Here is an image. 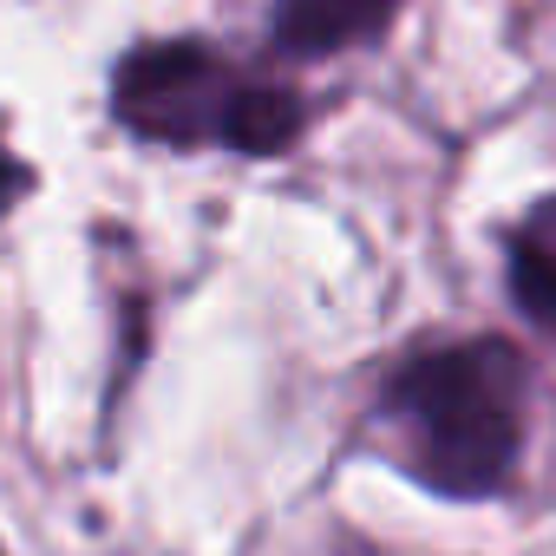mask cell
I'll list each match as a JSON object with an SVG mask.
<instances>
[{
	"label": "cell",
	"mask_w": 556,
	"mask_h": 556,
	"mask_svg": "<svg viewBox=\"0 0 556 556\" xmlns=\"http://www.w3.org/2000/svg\"><path fill=\"white\" fill-rule=\"evenodd\" d=\"M295 131H302L295 92H282V86H242L223 144H229V151H249V157H268V151H282Z\"/></svg>",
	"instance_id": "277c9868"
},
{
	"label": "cell",
	"mask_w": 556,
	"mask_h": 556,
	"mask_svg": "<svg viewBox=\"0 0 556 556\" xmlns=\"http://www.w3.org/2000/svg\"><path fill=\"white\" fill-rule=\"evenodd\" d=\"M242 86L249 79H236L210 47L177 40V47L131 53L112 79V105L138 138H157V144H210L216 138L223 144Z\"/></svg>",
	"instance_id": "7a4b0ae2"
},
{
	"label": "cell",
	"mask_w": 556,
	"mask_h": 556,
	"mask_svg": "<svg viewBox=\"0 0 556 556\" xmlns=\"http://www.w3.org/2000/svg\"><path fill=\"white\" fill-rule=\"evenodd\" d=\"M510 295L530 321L556 328V203L510 242Z\"/></svg>",
	"instance_id": "5b68a950"
},
{
	"label": "cell",
	"mask_w": 556,
	"mask_h": 556,
	"mask_svg": "<svg viewBox=\"0 0 556 556\" xmlns=\"http://www.w3.org/2000/svg\"><path fill=\"white\" fill-rule=\"evenodd\" d=\"M387 419L406 432V465L445 497H484L510 478L523 439V361L504 341H465L419 354L393 393Z\"/></svg>",
	"instance_id": "6da1fadb"
},
{
	"label": "cell",
	"mask_w": 556,
	"mask_h": 556,
	"mask_svg": "<svg viewBox=\"0 0 556 556\" xmlns=\"http://www.w3.org/2000/svg\"><path fill=\"white\" fill-rule=\"evenodd\" d=\"M400 14V0H282L275 40L289 53H341L367 34H380Z\"/></svg>",
	"instance_id": "3957f363"
},
{
	"label": "cell",
	"mask_w": 556,
	"mask_h": 556,
	"mask_svg": "<svg viewBox=\"0 0 556 556\" xmlns=\"http://www.w3.org/2000/svg\"><path fill=\"white\" fill-rule=\"evenodd\" d=\"M14 190H21V170H14V157H8V151H0V210L14 203Z\"/></svg>",
	"instance_id": "8992f818"
}]
</instances>
